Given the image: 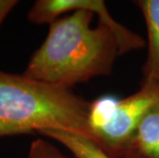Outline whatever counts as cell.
Masks as SVG:
<instances>
[{
    "label": "cell",
    "instance_id": "6da1fadb",
    "mask_svg": "<svg viewBox=\"0 0 159 158\" xmlns=\"http://www.w3.org/2000/svg\"><path fill=\"white\" fill-rule=\"evenodd\" d=\"M108 11L101 0H37L27 18L36 25L48 24V33L29 60L23 75L30 79L71 88L112 72L119 53L109 27H90L94 15Z\"/></svg>",
    "mask_w": 159,
    "mask_h": 158
},
{
    "label": "cell",
    "instance_id": "7a4b0ae2",
    "mask_svg": "<svg viewBox=\"0 0 159 158\" xmlns=\"http://www.w3.org/2000/svg\"><path fill=\"white\" fill-rule=\"evenodd\" d=\"M89 109L71 88L0 70V138L61 129L93 141Z\"/></svg>",
    "mask_w": 159,
    "mask_h": 158
},
{
    "label": "cell",
    "instance_id": "3957f363",
    "mask_svg": "<svg viewBox=\"0 0 159 158\" xmlns=\"http://www.w3.org/2000/svg\"><path fill=\"white\" fill-rule=\"evenodd\" d=\"M159 101V90L142 85L124 99L103 96L90 102L89 127L93 142L110 158L125 147L149 109Z\"/></svg>",
    "mask_w": 159,
    "mask_h": 158
},
{
    "label": "cell",
    "instance_id": "277c9868",
    "mask_svg": "<svg viewBox=\"0 0 159 158\" xmlns=\"http://www.w3.org/2000/svg\"><path fill=\"white\" fill-rule=\"evenodd\" d=\"M113 158H159V101L145 114L128 143Z\"/></svg>",
    "mask_w": 159,
    "mask_h": 158
},
{
    "label": "cell",
    "instance_id": "5b68a950",
    "mask_svg": "<svg viewBox=\"0 0 159 158\" xmlns=\"http://www.w3.org/2000/svg\"><path fill=\"white\" fill-rule=\"evenodd\" d=\"M145 19L148 35V55L143 67L142 85L159 90V0L134 1Z\"/></svg>",
    "mask_w": 159,
    "mask_h": 158
},
{
    "label": "cell",
    "instance_id": "8992f818",
    "mask_svg": "<svg viewBox=\"0 0 159 158\" xmlns=\"http://www.w3.org/2000/svg\"><path fill=\"white\" fill-rule=\"evenodd\" d=\"M39 134L61 143L72 152L75 158H110L93 141L81 134L61 129H45Z\"/></svg>",
    "mask_w": 159,
    "mask_h": 158
},
{
    "label": "cell",
    "instance_id": "52a82bcc",
    "mask_svg": "<svg viewBox=\"0 0 159 158\" xmlns=\"http://www.w3.org/2000/svg\"><path fill=\"white\" fill-rule=\"evenodd\" d=\"M27 158H75L63 154L53 144L43 139H36L31 143Z\"/></svg>",
    "mask_w": 159,
    "mask_h": 158
},
{
    "label": "cell",
    "instance_id": "ba28073f",
    "mask_svg": "<svg viewBox=\"0 0 159 158\" xmlns=\"http://www.w3.org/2000/svg\"><path fill=\"white\" fill-rule=\"evenodd\" d=\"M18 3L16 0H0V26Z\"/></svg>",
    "mask_w": 159,
    "mask_h": 158
}]
</instances>
